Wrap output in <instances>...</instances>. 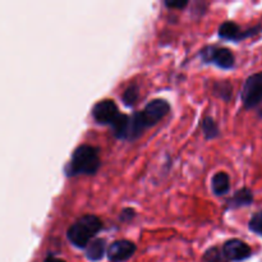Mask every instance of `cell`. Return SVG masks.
Here are the masks:
<instances>
[{
	"label": "cell",
	"mask_w": 262,
	"mask_h": 262,
	"mask_svg": "<svg viewBox=\"0 0 262 262\" xmlns=\"http://www.w3.org/2000/svg\"><path fill=\"white\" fill-rule=\"evenodd\" d=\"M43 262H66V261L61 260V258L55 257V256H53V255H49L48 257L45 258V261H43Z\"/></svg>",
	"instance_id": "cell-20"
},
{
	"label": "cell",
	"mask_w": 262,
	"mask_h": 262,
	"mask_svg": "<svg viewBox=\"0 0 262 262\" xmlns=\"http://www.w3.org/2000/svg\"><path fill=\"white\" fill-rule=\"evenodd\" d=\"M204 260L206 262H229L227 257H225L223 250L217 247H211L205 252Z\"/></svg>",
	"instance_id": "cell-16"
},
{
	"label": "cell",
	"mask_w": 262,
	"mask_h": 262,
	"mask_svg": "<svg viewBox=\"0 0 262 262\" xmlns=\"http://www.w3.org/2000/svg\"><path fill=\"white\" fill-rule=\"evenodd\" d=\"M212 94L217 96L219 99L224 100V101H229L233 96V87L232 83L228 81H219L214 84L212 89Z\"/></svg>",
	"instance_id": "cell-14"
},
{
	"label": "cell",
	"mask_w": 262,
	"mask_h": 262,
	"mask_svg": "<svg viewBox=\"0 0 262 262\" xmlns=\"http://www.w3.org/2000/svg\"><path fill=\"white\" fill-rule=\"evenodd\" d=\"M223 252L229 261L247 260L252 255V250L246 242L241 239H229L223 246Z\"/></svg>",
	"instance_id": "cell-9"
},
{
	"label": "cell",
	"mask_w": 262,
	"mask_h": 262,
	"mask_svg": "<svg viewBox=\"0 0 262 262\" xmlns=\"http://www.w3.org/2000/svg\"><path fill=\"white\" fill-rule=\"evenodd\" d=\"M243 106L246 109L260 110L262 107V72L252 74L246 79L242 94Z\"/></svg>",
	"instance_id": "cell-3"
},
{
	"label": "cell",
	"mask_w": 262,
	"mask_h": 262,
	"mask_svg": "<svg viewBox=\"0 0 262 262\" xmlns=\"http://www.w3.org/2000/svg\"><path fill=\"white\" fill-rule=\"evenodd\" d=\"M169 112H170V105L166 100L155 99L146 105L145 109L141 112V117H142L146 128H150L158 124L164 117L168 115Z\"/></svg>",
	"instance_id": "cell-6"
},
{
	"label": "cell",
	"mask_w": 262,
	"mask_h": 262,
	"mask_svg": "<svg viewBox=\"0 0 262 262\" xmlns=\"http://www.w3.org/2000/svg\"><path fill=\"white\" fill-rule=\"evenodd\" d=\"M212 192L216 196H224L230 189V178L224 171H219L212 177Z\"/></svg>",
	"instance_id": "cell-12"
},
{
	"label": "cell",
	"mask_w": 262,
	"mask_h": 262,
	"mask_svg": "<svg viewBox=\"0 0 262 262\" xmlns=\"http://www.w3.org/2000/svg\"><path fill=\"white\" fill-rule=\"evenodd\" d=\"M99 148L91 145H81L74 150L71 161L66 166V174L68 177L94 176L100 169Z\"/></svg>",
	"instance_id": "cell-1"
},
{
	"label": "cell",
	"mask_w": 262,
	"mask_h": 262,
	"mask_svg": "<svg viewBox=\"0 0 262 262\" xmlns=\"http://www.w3.org/2000/svg\"><path fill=\"white\" fill-rule=\"evenodd\" d=\"M248 228H250L251 232H253L255 234L262 237V210L256 212V214L251 217L250 223H248Z\"/></svg>",
	"instance_id": "cell-17"
},
{
	"label": "cell",
	"mask_w": 262,
	"mask_h": 262,
	"mask_svg": "<svg viewBox=\"0 0 262 262\" xmlns=\"http://www.w3.org/2000/svg\"><path fill=\"white\" fill-rule=\"evenodd\" d=\"M201 128L206 140H214L220 135L219 127L211 117H205L201 120Z\"/></svg>",
	"instance_id": "cell-13"
},
{
	"label": "cell",
	"mask_w": 262,
	"mask_h": 262,
	"mask_svg": "<svg viewBox=\"0 0 262 262\" xmlns=\"http://www.w3.org/2000/svg\"><path fill=\"white\" fill-rule=\"evenodd\" d=\"M136 252V245L130 241L119 239L107 247L106 255L110 262H125Z\"/></svg>",
	"instance_id": "cell-8"
},
{
	"label": "cell",
	"mask_w": 262,
	"mask_h": 262,
	"mask_svg": "<svg viewBox=\"0 0 262 262\" xmlns=\"http://www.w3.org/2000/svg\"><path fill=\"white\" fill-rule=\"evenodd\" d=\"M106 251V242L101 238H96L92 239L86 247V257L92 262L100 261L105 256Z\"/></svg>",
	"instance_id": "cell-11"
},
{
	"label": "cell",
	"mask_w": 262,
	"mask_h": 262,
	"mask_svg": "<svg viewBox=\"0 0 262 262\" xmlns=\"http://www.w3.org/2000/svg\"><path fill=\"white\" fill-rule=\"evenodd\" d=\"M257 114H258V117L262 118V107H261L260 110H257Z\"/></svg>",
	"instance_id": "cell-21"
},
{
	"label": "cell",
	"mask_w": 262,
	"mask_h": 262,
	"mask_svg": "<svg viewBox=\"0 0 262 262\" xmlns=\"http://www.w3.org/2000/svg\"><path fill=\"white\" fill-rule=\"evenodd\" d=\"M119 110H118L117 104L113 100H101L96 102L95 106L92 107V117L99 124L112 125L119 117Z\"/></svg>",
	"instance_id": "cell-7"
},
{
	"label": "cell",
	"mask_w": 262,
	"mask_h": 262,
	"mask_svg": "<svg viewBox=\"0 0 262 262\" xmlns=\"http://www.w3.org/2000/svg\"><path fill=\"white\" fill-rule=\"evenodd\" d=\"M165 5L168 8H179V9H183L188 5L187 0H178V2H165Z\"/></svg>",
	"instance_id": "cell-19"
},
{
	"label": "cell",
	"mask_w": 262,
	"mask_h": 262,
	"mask_svg": "<svg viewBox=\"0 0 262 262\" xmlns=\"http://www.w3.org/2000/svg\"><path fill=\"white\" fill-rule=\"evenodd\" d=\"M101 229L102 223L96 215H84L69 227L67 237L74 247L86 248L92 238Z\"/></svg>",
	"instance_id": "cell-2"
},
{
	"label": "cell",
	"mask_w": 262,
	"mask_h": 262,
	"mask_svg": "<svg viewBox=\"0 0 262 262\" xmlns=\"http://www.w3.org/2000/svg\"><path fill=\"white\" fill-rule=\"evenodd\" d=\"M138 96H140V89H138L137 84L132 83L124 90L122 95V100L124 102L125 106H133V105L137 102Z\"/></svg>",
	"instance_id": "cell-15"
},
{
	"label": "cell",
	"mask_w": 262,
	"mask_h": 262,
	"mask_svg": "<svg viewBox=\"0 0 262 262\" xmlns=\"http://www.w3.org/2000/svg\"><path fill=\"white\" fill-rule=\"evenodd\" d=\"M262 32V26H255V27H251L248 30L243 31L237 23L232 22V20H227V22L222 23L219 27V37L223 40H229V41H242L245 38L252 37V36L258 35Z\"/></svg>",
	"instance_id": "cell-5"
},
{
	"label": "cell",
	"mask_w": 262,
	"mask_h": 262,
	"mask_svg": "<svg viewBox=\"0 0 262 262\" xmlns=\"http://www.w3.org/2000/svg\"><path fill=\"white\" fill-rule=\"evenodd\" d=\"M200 55L205 63L215 64L222 69H232L235 64L234 55L227 48H217V46L209 45L202 49Z\"/></svg>",
	"instance_id": "cell-4"
},
{
	"label": "cell",
	"mask_w": 262,
	"mask_h": 262,
	"mask_svg": "<svg viewBox=\"0 0 262 262\" xmlns=\"http://www.w3.org/2000/svg\"><path fill=\"white\" fill-rule=\"evenodd\" d=\"M253 193L250 188H241L234 193V196L230 197L227 202L228 209H239L252 205Z\"/></svg>",
	"instance_id": "cell-10"
},
{
	"label": "cell",
	"mask_w": 262,
	"mask_h": 262,
	"mask_svg": "<svg viewBox=\"0 0 262 262\" xmlns=\"http://www.w3.org/2000/svg\"><path fill=\"white\" fill-rule=\"evenodd\" d=\"M136 216V211L133 209H124L122 211V214H120V220H123V222H129V220H132L133 217Z\"/></svg>",
	"instance_id": "cell-18"
}]
</instances>
